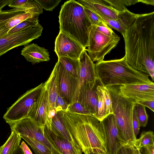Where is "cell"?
Instances as JSON below:
<instances>
[{"label": "cell", "mask_w": 154, "mask_h": 154, "mask_svg": "<svg viewBox=\"0 0 154 154\" xmlns=\"http://www.w3.org/2000/svg\"><path fill=\"white\" fill-rule=\"evenodd\" d=\"M123 38L127 63L154 81V12L139 14Z\"/></svg>", "instance_id": "cell-1"}, {"label": "cell", "mask_w": 154, "mask_h": 154, "mask_svg": "<svg viewBox=\"0 0 154 154\" xmlns=\"http://www.w3.org/2000/svg\"><path fill=\"white\" fill-rule=\"evenodd\" d=\"M63 122L70 136L84 154H107L104 127L92 115L61 112Z\"/></svg>", "instance_id": "cell-2"}, {"label": "cell", "mask_w": 154, "mask_h": 154, "mask_svg": "<svg viewBox=\"0 0 154 154\" xmlns=\"http://www.w3.org/2000/svg\"><path fill=\"white\" fill-rule=\"evenodd\" d=\"M59 18L60 31L86 49L92 25L84 6L74 0L67 1L61 6Z\"/></svg>", "instance_id": "cell-3"}, {"label": "cell", "mask_w": 154, "mask_h": 154, "mask_svg": "<svg viewBox=\"0 0 154 154\" xmlns=\"http://www.w3.org/2000/svg\"><path fill=\"white\" fill-rule=\"evenodd\" d=\"M97 79L104 86L131 84H145L153 82L146 75L131 68L125 57L97 62Z\"/></svg>", "instance_id": "cell-4"}, {"label": "cell", "mask_w": 154, "mask_h": 154, "mask_svg": "<svg viewBox=\"0 0 154 154\" xmlns=\"http://www.w3.org/2000/svg\"><path fill=\"white\" fill-rule=\"evenodd\" d=\"M106 87L110 94L113 114L120 137L126 144L132 145L137 139L132 126L133 108L136 102L123 95L119 85Z\"/></svg>", "instance_id": "cell-5"}, {"label": "cell", "mask_w": 154, "mask_h": 154, "mask_svg": "<svg viewBox=\"0 0 154 154\" xmlns=\"http://www.w3.org/2000/svg\"><path fill=\"white\" fill-rule=\"evenodd\" d=\"M120 39L117 35L109 37L97 31L94 25L90 31L86 51L94 62L103 60L105 56L115 48Z\"/></svg>", "instance_id": "cell-6"}, {"label": "cell", "mask_w": 154, "mask_h": 154, "mask_svg": "<svg viewBox=\"0 0 154 154\" xmlns=\"http://www.w3.org/2000/svg\"><path fill=\"white\" fill-rule=\"evenodd\" d=\"M44 83L27 91L8 108L3 118L6 122L27 117L32 107L39 96Z\"/></svg>", "instance_id": "cell-7"}, {"label": "cell", "mask_w": 154, "mask_h": 154, "mask_svg": "<svg viewBox=\"0 0 154 154\" xmlns=\"http://www.w3.org/2000/svg\"><path fill=\"white\" fill-rule=\"evenodd\" d=\"M11 131L20 135L31 138L41 143L50 149L53 154H61L44 135V128L39 126L31 118L27 117L20 120L7 122Z\"/></svg>", "instance_id": "cell-8"}, {"label": "cell", "mask_w": 154, "mask_h": 154, "mask_svg": "<svg viewBox=\"0 0 154 154\" xmlns=\"http://www.w3.org/2000/svg\"><path fill=\"white\" fill-rule=\"evenodd\" d=\"M43 28L38 23L32 27L12 34L7 33L0 38V57L15 47L28 44L41 36Z\"/></svg>", "instance_id": "cell-9"}, {"label": "cell", "mask_w": 154, "mask_h": 154, "mask_svg": "<svg viewBox=\"0 0 154 154\" xmlns=\"http://www.w3.org/2000/svg\"><path fill=\"white\" fill-rule=\"evenodd\" d=\"M101 121L106 134L107 154H117L122 147L128 144L120 137L114 115L110 114Z\"/></svg>", "instance_id": "cell-10"}, {"label": "cell", "mask_w": 154, "mask_h": 154, "mask_svg": "<svg viewBox=\"0 0 154 154\" xmlns=\"http://www.w3.org/2000/svg\"><path fill=\"white\" fill-rule=\"evenodd\" d=\"M85 49L77 42L60 31L56 38L54 51L58 57L79 60Z\"/></svg>", "instance_id": "cell-11"}, {"label": "cell", "mask_w": 154, "mask_h": 154, "mask_svg": "<svg viewBox=\"0 0 154 154\" xmlns=\"http://www.w3.org/2000/svg\"><path fill=\"white\" fill-rule=\"evenodd\" d=\"M79 60L80 72L77 88L71 103L74 101L82 88L88 84L94 83L97 80L95 64L88 55L86 49L82 53Z\"/></svg>", "instance_id": "cell-12"}, {"label": "cell", "mask_w": 154, "mask_h": 154, "mask_svg": "<svg viewBox=\"0 0 154 154\" xmlns=\"http://www.w3.org/2000/svg\"><path fill=\"white\" fill-rule=\"evenodd\" d=\"M48 94V104L46 123L50 125L53 117L56 113L55 109L56 101L59 92V68L56 63L47 81L45 82Z\"/></svg>", "instance_id": "cell-13"}, {"label": "cell", "mask_w": 154, "mask_h": 154, "mask_svg": "<svg viewBox=\"0 0 154 154\" xmlns=\"http://www.w3.org/2000/svg\"><path fill=\"white\" fill-rule=\"evenodd\" d=\"M122 94L135 101L154 100V83L119 85Z\"/></svg>", "instance_id": "cell-14"}, {"label": "cell", "mask_w": 154, "mask_h": 154, "mask_svg": "<svg viewBox=\"0 0 154 154\" xmlns=\"http://www.w3.org/2000/svg\"><path fill=\"white\" fill-rule=\"evenodd\" d=\"M57 63L58 66L59 75V94L63 97L69 105L76 90L78 78L68 72L58 60Z\"/></svg>", "instance_id": "cell-15"}, {"label": "cell", "mask_w": 154, "mask_h": 154, "mask_svg": "<svg viewBox=\"0 0 154 154\" xmlns=\"http://www.w3.org/2000/svg\"><path fill=\"white\" fill-rule=\"evenodd\" d=\"M48 104V91L45 82L39 96L32 107L27 116L42 128L45 127L46 122Z\"/></svg>", "instance_id": "cell-16"}, {"label": "cell", "mask_w": 154, "mask_h": 154, "mask_svg": "<svg viewBox=\"0 0 154 154\" xmlns=\"http://www.w3.org/2000/svg\"><path fill=\"white\" fill-rule=\"evenodd\" d=\"M97 83V79L95 82L88 84L82 88L74 101L72 103L78 102L93 116L96 113V111Z\"/></svg>", "instance_id": "cell-17"}, {"label": "cell", "mask_w": 154, "mask_h": 154, "mask_svg": "<svg viewBox=\"0 0 154 154\" xmlns=\"http://www.w3.org/2000/svg\"><path fill=\"white\" fill-rule=\"evenodd\" d=\"M77 2L100 17L113 20L118 18L120 11L108 5L104 0H78Z\"/></svg>", "instance_id": "cell-18"}, {"label": "cell", "mask_w": 154, "mask_h": 154, "mask_svg": "<svg viewBox=\"0 0 154 154\" xmlns=\"http://www.w3.org/2000/svg\"><path fill=\"white\" fill-rule=\"evenodd\" d=\"M44 135L61 154H82V152L63 137L55 133L45 125Z\"/></svg>", "instance_id": "cell-19"}, {"label": "cell", "mask_w": 154, "mask_h": 154, "mask_svg": "<svg viewBox=\"0 0 154 154\" xmlns=\"http://www.w3.org/2000/svg\"><path fill=\"white\" fill-rule=\"evenodd\" d=\"M21 54L32 64L50 60L48 50L34 43L25 46L21 50Z\"/></svg>", "instance_id": "cell-20"}, {"label": "cell", "mask_w": 154, "mask_h": 154, "mask_svg": "<svg viewBox=\"0 0 154 154\" xmlns=\"http://www.w3.org/2000/svg\"><path fill=\"white\" fill-rule=\"evenodd\" d=\"M138 15L131 12L126 8L123 11L119 12L118 19L115 20H109L107 21V24L110 28L120 32L123 37Z\"/></svg>", "instance_id": "cell-21"}, {"label": "cell", "mask_w": 154, "mask_h": 154, "mask_svg": "<svg viewBox=\"0 0 154 154\" xmlns=\"http://www.w3.org/2000/svg\"><path fill=\"white\" fill-rule=\"evenodd\" d=\"M51 130L56 134L66 139L82 152L69 134L63 122L61 112H56L53 117L51 121Z\"/></svg>", "instance_id": "cell-22"}, {"label": "cell", "mask_w": 154, "mask_h": 154, "mask_svg": "<svg viewBox=\"0 0 154 154\" xmlns=\"http://www.w3.org/2000/svg\"><path fill=\"white\" fill-rule=\"evenodd\" d=\"M11 132L6 142L0 147V154H12L20 146L21 137L16 133Z\"/></svg>", "instance_id": "cell-23"}, {"label": "cell", "mask_w": 154, "mask_h": 154, "mask_svg": "<svg viewBox=\"0 0 154 154\" xmlns=\"http://www.w3.org/2000/svg\"><path fill=\"white\" fill-rule=\"evenodd\" d=\"M97 81L98 83L97 87V101L96 113L93 116L99 121H102L107 116L105 102L102 92V84L98 80Z\"/></svg>", "instance_id": "cell-24"}, {"label": "cell", "mask_w": 154, "mask_h": 154, "mask_svg": "<svg viewBox=\"0 0 154 154\" xmlns=\"http://www.w3.org/2000/svg\"><path fill=\"white\" fill-rule=\"evenodd\" d=\"M65 69L69 73L78 78L80 70L79 60H75L65 57H58V60Z\"/></svg>", "instance_id": "cell-25"}, {"label": "cell", "mask_w": 154, "mask_h": 154, "mask_svg": "<svg viewBox=\"0 0 154 154\" xmlns=\"http://www.w3.org/2000/svg\"><path fill=\"white\" fill-rule=\"evenodd\" d=\"M154 144V135L152 131H143L140 137L136 139L132 146L140 150L146 146Z\"/></svg>", "instance_id": "cell-26"}, {"label": "cell", "mask_w": 154, "mask_h": 154, "mask_svg": "<svg viewBox=\"0 0 154 154\" xmlns=\"http://www.w3.org/2000/svg\"><path fill=\"white\" fill-rule=\"evenodd\" d=\"M20 135L29 146L35 154H53L50 149L41 143L30 137Z\"/></svg>", "instance_id": "cell-27"}, {"label": "cell", "mask_w": 154, "mask_h": 154, "mask_svg": "<svg viewBox=\"0 0 154 154\" xmlns=\"http://www.w3.org/2000/svg\"><path fill=\"white\" fill-rule=\"evenodd\" d=\"M39 15H37L25 20L9 30L8 34H12L36 25L38 23V17Z\"/></svg>", "instance_id": "cell-28"}, {"label": "cell", "mask_w": 154, "mask_h": 154, "mask_svg": "<svg viewBox=\"0 0 154 154\" xmlns=\"http://www.w3.org/2000/svg\"><path fill=\"white\" fill-rule=\"evenodd\" d=\"M25 12L21 8H13L6 11H0V27L5 25L8 21L15 16Z\"/></svg>", "instance_id": "cell-29"}, {"label": "cell", "mask_w": 154, "mask_h": 154, "mask_svg": "<svg viewBox=\"0 0 154 154\" xmlns=\"http://www.w3.org/2000/svg\"><path fill=\"white\" fill-rule=\"evenodd\" d=\"M39 15L29 12H25L18 14L11 19L5 24V26L10 30L23 21Z\"/></svg>", "instance_id": "cell-30"}, {"label": "cell", "mask_w": 154, "mask_h": 154, "mask_svg": "<svg viewBox=\"0 0 154 154\" xmlns=\"http://www.w3.org/2000/svg\"><path fill=\"white\" fill-rule=\"evenodd\" d=\"M114 8L119 11H122L126 6L134 5L139 2L138 0H104Z\"/></svg>", "instance_id": "cell-31"}, {"label": "cell", "mask_w": 154, "mask_h": 154, "mask_svg": "<svg viewBox=\"0 0 154 154\" xmlns=\"http://www.w3.org/2000/svg\"><path fill=\"white\" fill-rule=\"evenodd\" d=\"M135 109L140 127H146L148 123L149 116L146 113L145 106L139 104L135 103Z\"/></svg>", "instance_id": "cell-32"}, {"label": "cell", "mask_w": 154, "mask_h": 154, "mask_svg": "<svg viewBox=\"0 0 154 154\" xmlns=\"http://www.w3.org/2000/svg\"><path fill=\"white\" fill-rule=\"evenodd\" d=\"M102 92L105 101L107 116L113 113L112 101L110 92L106 87L102 84Z\"/></svg>", "instance_id": "cell-33"}, {"label": "cell", "mask_w": 154, "mask_h": 154, "mask_svg": "<svg viewBox=\"0 0 154 154\" xmlns=\"http://www.w3.org/2000/svg\"><path fill=\"white\" fill-rule=\"evenodd\" d=\"M67 111L73 113L91 115L89 111L78 101H75L70 104Z\"/></svg>", "instance_id": "cell-34"}, {"label": "cell", "mask_w": 154, "mask_h": 154, "mask_svg": "<svg viewBox=\"0 0 154 154\" xmlns=\"http://www.w3.org/2000/svg\"><path fill=\"white\" fill-rule=\"evenodd\" d=\"M84 9L92 26H98L104 22L99 16L89 9L84 6Z\"/></svg>", "instance_id": "cell-35"}, {"label": "cell", "mask_w": 154, "mask_h": 154, "mask_svg": "<svg viewBox=\"0 0 154 154\" xmlns=\"http://www.w3.org/2000/svg\"><path fill=\"white\" fill-rule=\"evenodd\" d=\"M36 1L40 5L43 9H44L46 11H53L61 1V0H36Z\"/></svg>", "instance_id": "cell-36"}, {"label": "cell", "mask_w": 154, "mask_h": 154, "mask_svg": "<svg viewBox=\"0 0 154 154\" xmlns=\"http://www.w3.org/2000/svg\"><path fill=\"white\" fill-rule=\"evenodd\" d=\"M69 105L64 99L58 94L56 101L55 105V109L56 112L67 111Z\"/></svg>", "instance_id": "cell-37"}, {"label": "cell", "mask_w": 154, "mask_h": 154, "mask_svg": "<svg viewBox=\"0 0 154 154\" xmlns=\"http://www.w3.org/2000/svg\"><path fill=\"white\" fill-rule=\"evenodd\" d=\"M95 26L97 31L106 36L111 37L116 35L111 28L105 22H103L99 26Z\"/></svg>", "instance_id": "cell-38"}, {"label": "cell", "mask_w": 154, "mask_h": 154, "mask_svg": "<svg viewBox=\"0 0 154 154\" xmlns=\"http://www.w3.org/2000/svg\"><path fill=\"white\" fill-rule=\"evenodd\" d=\"M132 126L134 135L137 138V137L139 133L140 126L136 115L135 104L133 108Z\"/></svg>", "instance_id": "cell-39"}, {"label": "cell", "mask_w": 154, "mask_h": 154, "mask_svg": "<svg viewBox=\"0 0 154 154\" xmlns=\"http://www.w3.org/2000/svg\"><path fill=\"white\" fill-rule=\"evenodd\" d=\"M27 0H12L8 6L11 8H20Z\"/></svg>", "instance_id": "cell-40"}, {"label": "cell", "mask_w": 154, "mask_h": 154, "mask_svg": "<svg viewBox=\"0 0 154 154\" xmlns=\"http://www.w3.org/2000/svg\"><path fill=\"white\" fill-rule=\"evenodd\" d=\"M131 145L127 144L123 146L119 149L117 154H133Z\"/></svg>", "instance_id": "cell-41"}, {"label": "cell", "mask_w": 154, "mask_h": 154, "mask_svg": "<svg viewBox=\"0 0 154 154\" xmlns=\"http://www.w3.org/2000/svg\"><path fill=\"white\" fill-rule=\"evenodd\" d=\"M140 150L141 154H154V144L144 147Z\"/></svg>", "instance_id": "cell-42"}, {"label": "cell", "mask_w": 154, "mask_h": 154, "mask_svg": "<svg viewBox=\"0 0 154 154\" xmlns=\"http://www.w3.org/2000/svg\"><path fill=\"white\" fill-rule=\"evenodd\" d=\"M135 103H138L146 106L153 112L154 111V100L137 101Z\"/></svg>", "instance_id": "cell-43"}, {"label": "cell", "mask_w": 154, "mask_h": 154, "mask_svg": "<svg viewBox=\"0 0 154 154\" xmlns=\"http://www.w3.org/2000/svg\"><path fill=\"white\" fill-rule=\"evenodd\" d=\"M20 146L24 154H33L29 148L23 141H22Z\"/></svg>", "instance_id": "cell-44"}, {"label": "cell", "mask_w": 154, "mask_h": 154, "mask_svg": "<svg viewBox=\"0 0 154 154\" xmlns=\"http://www.w3.org/2000/svg\"><path fill=\"white\" fill-rule=\"evenodd\" d=\"M9 30L5 25L0 27V38L7 33Z\"/></svg>", "instance_id": "cell-45"}, {"label": "cell", "mask_w": 154, "mask_h": 154, "mask_svg": "<svg viewBox=\"0 0 154 154\" xmlns=\"http://www.w3.org/2000/svg\"><path fill=\"white\" fill-rule=\"evenodd\" d=\"M12 0H0V11L2 10L4 7L8 5Z\"/></svg>", "instance_id": "cell-46"}, {"label": "cell", "mask_w": 154, "mask_h": 154, "mask_svg": "<svg viewBox=\"0 0 154 154\" xmlns=\"http://www.w3.org/2000/svg\"><path fill=\"white\" fill-rule=\"evenodd\" d=\"M139 2H140L147 5H154V0H138Z\"/></svg>", "instance_id": "cell-47"}, {"label": "cell", "mask_w": 154, "mask_h": 154, "mask_svg": "<svg viewBox=\"0 0 154 154\" xmlns=\"http://www.w3.org/2000/svg\"><path fill=\"white\" fill-rule=\"evenodd\" d=\"M131 147L133 154H141L139 150L137 149L132 145Z\"/></svg>", "instance_id": "cell-48"}, {"label": "cell", "mask_w": 154, "mask_h": 154, "mask_svg": "<svg viewBox=\"0 0 154 154\" xmlns=\"http://www.w3.org/2000/svg\"><path fill=\"white\" fill-rule=\"evenodd\" d=\"M12 154H24V153L19 146Z\"/></svg>", "instance_id": "cell-49"}, {"label": "cell", "mask_w": 154, "mask_h": 154, "mask_svg": "<svg viewBox=\"0 0 154 154\" xmlns=\"http://www.w3.org/2000/svg\"><path fill=\"white\" fill-rule=\"evenodd\" d=\"M84 154H96L93 153L92 152H89V153H85Z\"/></svg>", "instance_id": "cell-50"}]
</instances>
